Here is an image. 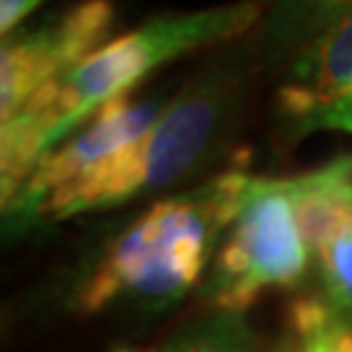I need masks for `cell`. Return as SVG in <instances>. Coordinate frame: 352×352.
<instances>
[{"instance_id":"cell-5","label":"cell","mask_w":352,"mask_h":352,"mask_svg":"<svg viewBox=\"0 0 352 352\" xmlns=\"http://www.w3.org/2000/svg\"><path fill=\"white\" fill-rule=\"evenodd\" d=\"M167 104L170 102H164L162 94L144 97L136 102L123 94V97L104 102L71 139L42 157V162L37 164L34 175L29 177L21 196L3 212L29 222L42 199L50 196L52 190L74 183L81 175H87L89 170L107 162L110 157L146 139L167 110Z\"/></svg>"},{"instance_id":"cell-4","label":"cell","mask_w":352,"mask_h":352,"mask_svg":"<svg viewBox=\"0 0 352 352\" xmlns=\"http://www.w3.org/2000/svg\"><path fill=\"white\" fill-rule=\"evenodd\" d=\"M308 245L285 180L251 177L230 235L214 258V311L245 314L269 287H295L308 269Z\"/></svg>"},{"instance_id":"cell-1","label":"cell","mask_w":352,"mask_h":352,"mask_svg":"<svg viewBox=\"0 0 352 352\" xmlns=\"http://www.w3.org/2000/svg\"><path fill=\"white\" fill-rule=\"evenodd\" d=\"M251 175L227 170L199 188L151 204L107 245L76 292L81 314L118 300L167 305L201 279L222 230L235 222Z\"/></svg>"},{"instance_id":"cell-2","label":"cell","mask_w":352,"mask_h":352,"mask_svg":"<svg viewBox=\"0 0 352 352\" xmlns=\"http://www.w3.org/2000/svg\"><path fill=\"white\" fill-rule=\"evenodd\" d=\"M266 0H238L201 11L162 13L110 39L58 81V120L50 149L60 146L100 110L104 102L128 94L139 81L183 55L235 42L253 32L264 16Z\"/></svg>"},{"instance_id":"cell-14","label":"cell","mask_w":352,"mask_h":352,"mask_svg":"<svg viewBox=\"0 0 352 352\" xmlns=\"http://www.w3.org/2000/svg\"><path fill=\"white\" fill-rule=\"evenodd\" d=\"M285 352H295V350H285Z\"/></svg>"},{"instance_id":"cell-3","label":"cell","mask_w":352,"mask_h":352,"mask_svg":"<svg viewBox=\"0 0 352 352\" xmlns=\"http://www.w3.org/2000/svg\"><path fill=\"white\" fill-rule=\"evenodd\" d=\"M258 71L256 39H240L180 87L149 136L136 144L141 196L186 183L212 162L238 128Z\"/></svg>"},{"instance_id":"cell-6","label":"cell","mask_w":352,"mask_h":352,"mask_svg":"<svg viewBox=\"0 0 352 352\" xmlns=\"http://www.w3.org/2000/svg\"><path fill=\"white\" fill-rule=\"evenodd\" d=\"M277 123L287 144L318 131L352 133V11L285 74Z\"/></svg>"},{"instance_id":"cell-7","label":"cell","mask_w":352,"mask_h":352,"mask_svg":"<svg viewBox=\"0 0 352 352\" xmlns=\"http://www.w3.org/2000/svg\"><path fill=\"white\" fill-rule=\"evenodd\" d=\"M71 68L74 58L65 47L58 13L6 37L0 50V120L8 123L39 87L63 78Z\"/></svg>"},{"instance_id":"cell-8","label":"cell","mask_w":352,"mask_h":352,"mask_svg":"<svg viewBox=\"0 0 352 352\" xmlns=\"http://www.w3.org/2000/svg\"><path fill=\"white\" fill-rule=\"evenodd\" d=\"M350 11L352 0H266L253 34L261 71L285 76Z\"/></svg>"},{"instance_id":"cell-9","label":"cell","mask_w":352,"mask_h":352,"mask_svg":"<svg viewBox=\"0 0 352 352\" xmlns=\"http://www.w3.org/2000/svg\"><path fill=\"white\" fill-rule=\"evenodd\" d=\"M285 190L311 253H318L352 222V154L318 170L285 177Z\"/></svg>"},{"instance_id":"cell-11","label":"cell","mask_w":352,"mask_h":352,"mask_svg":"<svg viewBox=\"0 0 352 352\" xmlns=\"http://www.w3.org/2000/svg\"><path fill=\"white\" fill-rule=\"evenodd\" d=\"M316 256L321 261L334 305H340L342 311L347 308L352 314V222L342 227Z\"/></svg>"},{"instance_id":"cell-12","label":"cell","mask_w":352,"mask_h":352,"mask_svg":"<svg viewBox=\"0 0 352 352\" xmlns=\"http://www.w3.org/2000/svg\"><path fill=\"white\" fill-rule=\"evenodd\" d=\"M42 0H0V32L3 37H11L29 13L37 8Z\"/></svg>"},{"instance_id":"cell-10","label":"cell","mask_w":352,"mask_h":352,"mask_svg":"<svg viewBox=\"0 0 352 352\" xmlns=\"http://www.w3.org/2000/svg\"><path fill=\"white\" fill-rule=\"evenodd\" d=\"M256 342L243 314L214 311L180 329L160 352H253Z\"/></svg>"},{"instance_id":"cell-13","label":"cell","mask_w":352,"mask_h":352,"mask_svg":"<svg viewBox=\"0 0 352 352\" xmlns=\"http://www.w3.org/2000/svg\"><path fill=\"white\" fill-rule=\"evenodd\" d=\"M113 352H157V350H113Z\"/></svg>"}]
</instances>
